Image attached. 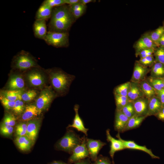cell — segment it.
Instances as JSON below:
<instances>
[{
	"label": "cell",
	"mask_w": 164,
	"mask_h": 164,
	"mask_svg": "<svg viewBox=\"0 0 164 164\" xmlns=\"http://www.w3.org/2000/svg\"><path fill=\"white\" fill-rule=\"evenodd\" d=\"M27 123L22 122L18 124L16 126V129L27 131Z\"/></svg>",
	"instance_id": "7dc6e473"
},
{
	"label": "cell",
	"mask_w": 164,
	"mask_h": 164,
	"mask_svg": "<svg viewBox=\"0 0 164 164\" xmlns=\"http://www.w3.org/2000/svg\"><path fill=\"white\" fill-rule=\"evenodd\" d=\"M150 71L151 77L162 79L164 78V65L156 62L151 67Z\"/></svg>",
	"instance_id": "4316f807"
},
{
	"label": "cell",
	"mask_w": 164,
	"mask_h": 164,
	"mask_svg": "<svg viewBox=\"0 0 164 164\" xmlns=\"http://www.w3.org/2000/svg\"><path fill=\"white\" fill-rule=\"evenodd\" d=\"M129 118L121 111L116 110L114 122V128L119 132H123Z\"/></svg>",
	"instance_id": "2e32d148"
},
{
	"label": "cell",
	"mask_w": 164,
	"mask_h": 164,
	"mask_svg": "<svg viewBox=\"0 0 164 164\" xmlns=\"http://www.w3.org/2000/svg\"><path fill=\"white\" fill-rule=\"evenodd\" d=\"M86 144L89 152V158L92 161L97 159L98 154L102 148L106 144L99 140H95L87 138Z\"/></svg>",
	"instance_id": "ba28073f"
},
{
	"label": "cell",
	"mask_w": 164,
	"mask_h": 164,
	"mask_svg": "<svg viewBox=\"0 0 164 164\" xmlns=\"http://www.w3.org/2000/svg\"><path fill=\"white\" fill-rule=\"evenodd\" d=\"M93 164H111L109 159L101 155L98 156Z\"/></svg>",
	"instance_id": "7bdbcfd3"
},
{
	"label": "cell",
	"mask_w": 164,
	"mask_h": 164,
	"mask_svg": "<svg viewBox=\"0 0 164 164\" xmlns=\"http://www.w3.org/2000/svg\"><path fill=\"white\" fill-rule=\"evenodd\" d=\"M162 105L156 95L149 99L148 111L147 116H155L160 110Z\"/></svg>",
	"instance_id": "44dd1931"
},
{
	"label": "cell",
	"mask_w": 164,
	"mask_h": 164,
	"mask_svg": "<svg viewBox=\"0 0 164 164\" xmlns=\"http://www.w3.org/2000/svg\"><path fill=\"white\" fill-rule=\"evenodd\" d=\"M164 33V26H160L155 30L149 32V36L152 40L157 47H159V40Z\"/></svg>",
	"instance_id": "4dcf8cb0"
},
{
	"label": "cell",
	"mask_w": 164,
	"mask_h": 164,
	"mask_svg": "<svg viewBox=\"0 0 164 164\" xmlns=\"http://www.w3.org/2000/svg\"><path fill=\"white\" fill-rule=\"evenodd\" d=\"M138 83L144 97L149 99L156 95V91L149 84L145 79Z\"/></svg>",
	"instance_id": "cb8c5ba5"
},
{
	"label": "cell",
	"mask_w": 164,
	"mask_h": 164,
	"mask_svg": "<svg viewBox=\"0 0 164 164\" xmlns=\"http://www.w3.org/2000/svg\"><path fill=\"white\" fill-rule=\"evenodd\" d=\"M127 97L132 101L144 97L138 83L131 82L130 87Z\"/></svg>",
	"instance_id": "603a6c76"
},
{
	"label": "cell",
	"mask_w": 164,
	"mask_h": 164,
	"mask_svg": "<svg viewBox=\"0 0 164 164\" xmlns=\"http://www.w3.org/2000/svg\"><path fill=\"white\" fill-rule=\"evenodd\" d=\"M39 114V111L36 105L30 104L25 107L22 115L21 120L28 122L36 118Z\"/></svg>",
	"instance_id": "d6986e66"
},
{
	"label": "cell",
	"mask_w": 164,
	"mask_h": 164,
	"mask_svg": "<svg viewBox=\"0 0 164 164\" xmlns=\"http://www.w3.org/2000/svg\"><path fill=\"white\" fill-rule=\"evenodd\" d=\"M110 130L106 131L107 140L110 142V149L109 152L111 157L113 158L114 154L117 151L125 149L122 142L120 139H116L110 135Z\"/></svg>",
	"instance_id": "5bb4252c"
},
{
	"label": "cell",
	"mask_w": 164,
	"mask_h": 164,
	"mask_svg": "<svg viewBox=\"0 0 164 164\" xmlns=\"http://www.w3.org/2000/svg\"><path fill=\"white\" fill-rule=\"evenodd\" d=\"M145 80L156 92L164 89V84L162 79L154 78L150 76L146 77Z\"/></svg>",
	"instance_id": "f546056e"
},
{
	"label": "cell",
	"mask_w": 164,
	"mask_h": 164,
	"mask_svg": "<svg viewBox=\"0 0 164 164\" xmlns=\"http://www.w3.org/2000/svg\"><path fill=\"white\" fill-rule=\"evenodd\" d=\"M113 164H114V163H113Z\"/></svg>",
	"instance_id": "680465c9"
},
{
	"label": "cell",
	"mask_w": 164,
	"mask_h": 164,
	"mask_svg": "<svg viewBox=\"0 0 164 164\" xmlns=\"http://www.w3.org/2000/svg\"><path fill=\"white\" fill-rule=\"evenodd\" d=\"M16 118L12 114L10 113L6 114L4 118L2 124L12 127L15 124Z\"/></svg>",
	"instance_id": "8d00e7d4"
},
{
	"label": "cell",
	"mask_w": 164,
	"mask_h": 164,
	"mask_svg": "<svg viewBox=\"0 0 164 164\" xmlns=\"http://www.w3.org/2000/svg\"><path fill=\"white\" fill-rule=\"evenodd\" d=\"M79 105L76 104L74 106V110L75 112V115L72 124L69 125L67 128H74L78 131L84 133L86 136L87 135V132L88 129L85 127L84 124L81 118L78 114Z\"/></svg>",
	"instance_id": "9a60e30c"
},
{
	"label": "cell",
	"mask_w": 164,
	"mask_h": 164,
	"mask_svg": "<svg viewBox=\"0 0 164 164\" xmlns=\"http://www.w3.org/2000/svg\"><path fill=\"white\" fill-rule=\"evenodd\" d=\"M7 86L9 90H21L24 87V81L20 76L13 75L10 77Z\"/></svg>",
	"instance_id": "ffe728a7"
},
{
	"label": "cell",
	"mask_w": 164,
	"mask_h": 164,
	"mask_svg": "<svg viewBox=\"0 0 164 164\" xmlns=\"http://www.w3.org/2000/svg\"><path fill=\"white\" fill-rule=\"evenodd\" d=\"M153 55L155 56L156 62L164 65V47L159 46L156 47L155 50Z\"/></svg>",
	"instance_id": "d6a6232c"
},
{
	"label": "cell",
	"mask_w": 164,
	"mask_h": 164,
	"mask_svg": "<svg viewBox=\"0 0 164 164\" xmlns=\"http://www.w3.org/2000/svg\"><path fill=\"white\" fill-rule=\"evenodd\" d=\"M13 127L2 124L0 126V133L6 137L11 136L13 132Z\"/></svg>",
	"instance_id": "74e56055"
},
{
	"label": "cell",
	"mask_w": 164,
	"mask_h": 164,
	"mask_svg": "<svg viewBox=\"0 0 164 164\" xmlns=\"http://www.w3.org/2000/svg\"><path fill=\"white\" fill-rule=\"evenodd\" d=\"M131 85V82H127L120 84L114 89V94L127 97Z\"/></svg>",
	"instance_id": "f1b7e54d"
},
{
	"label": "cell",
	"mask_w": 164,
	"mask_h": 164,
	"mask_svg": "<svg viewBox=\"0 0 164 164\" xmlns=\"http://www.w3.org/2000/svg\"><path fill=\"white\" fill-rule=\"evenodd\" d=\"M133 47L135 50L136 56L142 50L151 48L155 49L157 47L151 39L149 32L145 33L142 35L135 43Z\"/></svg>",
	"instance_id": "9c48e42d"
},
{
	"label": "cell",
	"mask_w": 164,
	"mask_h": 164,
	"mask_svg": "<svg viewBox=\"0 0 164 164\" xmlns=\"http://www.w3.org/2000/svg\"><path fill=\"white\" fill-rule=\"evenodd\" d=\"M55 96L54 92L50 88H45L42 91L36 102L39 114L49 108Z\"/></svg>",
	"instance_id": "5b68a950"
},
{
	"label": "cell",
	"mask_w": 164,
	"mask_h": 164,
	"mask_svg": "<svg viewBox=\"0 0 164 164\" xmlns=\"http://www.w3.org/2000/svg\"><path fill=\"white\" fill-rule=\"evenodd\" d=\"M50 77L53 88L56 92L61 94L67 91L75 77L73 75L67 74L60 70L52 71Z\"/></svg>",
	"instance_id": "7a4b0ae2"
},
{
	"label": "cell",
	"mask_w": 164,
	"mask_h": 164,
	"mask_svg": "<svg viewBox=\"0 0 164 164\" xmlns=\"http://www.w3.org/2000/svg\"><path fill=\"white\" fill-rule=\"evenodd\" d=\"M44 40L48 44L55 47H65L68 43V34L66 32L49 31Z\"/></svg>",
	"instance_id": "277c9868"
},
{
	"label": "cell",
	"mask_w": 164,
	"mask_h": 164,
	"mask_svg": "<svg viewBox=\"0 0 164 164\" xmlns=\"http://www.w3.org/2000/svg\"><path fill=\"white\" fill-rule=\"evenodd\" d=\"M46 20L36 19L33 25L35 36L37 38L44 39L47 32Z\"/></svg>",
	"instance_id": "e0dca14e"
},
{
	"label": "cell",
	"mask_w": 164,
	"mask_h": 164,
	"mask_svg": "<svg viewBox=\"0 0 164 164\" xmlns=\"http://www.w3.org/2000/svg\"><path fill=\"white\" fill-rule=\"evenodd\" d=\"M74 164H92L90 158L82 159L74 163Z\"/></svg>",
	"instance_id": "c3c4849f"
},
{
	"label": "cell",
	"mask_w": 164,
	"mask_h": 164,
	"mask_svg": "<svg viewBox=\"0 0 164 164\" xmlns=\"http://www.w3.org/2000/svg\"><path fill=\"white\" fill-rule=\"evenodd\" d=\"M48 164H69L60 161H54L49 163Z\"/></svg>",
	"instance_id": "f5cc1de1"
},
{
	"label": "cell",
	"mask_w": 164,
	"mask_h": 164,
	"mask_svg": "<svg viewBox=\"0 0 164 164\" xmlns=\"http://www.w3.org/2000/svg\"><path fill=\"white\" fill-rule=\"evenodd\" d=\"M116 105V110L121 111L127 104L131 102L127 97L114 94Z\"/></svg>",
	"instance_id": "1f68e13d"
},
{
	"label": "cell",
	"mask_w": 164,
	"mask_h": 164,
	"mask_svg": "<svg viewBox=\"0 0 164 164\" xmlns=\"http://www.w3.org/2000/svg\"><path fill=\"white\" fill-rule=\"evenodd\" d=\"M162 80H163V84H164V78L162 79Z\"/></svg>",
	"instance_id": "11a10c76"
},
{
	"label": "cell",
	"mask_w": 164,
	"mask_h": 164,
	"mask_svg": "<svg viewBox=\"0 0 164 164\" xmlns=\"http://www.w3.org/2000/svg\"><path fill=\"white\" fill-rule=\"evenodd\" d=\"M162 106H164V104Z\"/></svg>",
	"instance_id": "6f0895ef"
},
{
	"label": "cell",
	"mask_w": 164,
	"mask_h": 164,
	"mask_svg": "<svg viewBox=\"0 0 164 164\" xmlns=\"http://www.w3.org/2000/svg\"><path fill=\"white\" fill-rule=\"evenodd\" d=\"M15 142L18 147L23 151L29 150L33 143L26 136H17Z\"/></svg>",
	"instance_id": "7402d4cb"
},
{
	"label": "cell",
	"mask_w": 164,
	"mask_h": 164,
	"mask_svg": "<svg viewBox=\"0 0 164 164\" xmlns=\"http://www.w3.org/2000/svg\"><path fill=\"white\" fill-rule=\"evenodd\" d=\"M25 108L23 102L18 100L15 101V104L12 110L15 114H20L24 111Z\"/></svg>",
	"instance_id": "ab89813d"
},
{
	"label": "cell",
	"mask_w": 164,
	"mask_h": 164,
	"mask_svg": "<svg viewBox=\"0 0 164 164\" xmlns=\"http://www.w3.org/2000/svg\"><path fill=\"white\" fill-rule=\"evenodd\" d=\"M82 137L81 138L73 130L67 131L65 135L56 143V148L71 154L74 148L82 142Z\"/></svg>",
	"instance_id": "3957f363"
},
{
	"label": "cell",
	"mask_w": 164,
	"mask_h": 164,
	"mask_svg": "<svg viewBox=\"0 0 164 164\" xmlns=\"http://www.w3.org/2000/svg\"><path fill=\"white\" fill-rule=\"evenodd\" d=\"M37 91L31 90L23 93L22 96V99L26 102H29L33 100L37 96Z\"/></svg>",
	"instance_id": "d590c367"
},
{
	"label": "cell",
	"mask_w": 164,
	"mask_h": 164,
	"mask_svg": "<svg viewBox=\"0 0 164 164\" xmlns=\"http://www.w3.org/2000/svg\"><path fill=\"white\" fill-rule=\"evenodd\" d=\"M79 0H65V4H69L72 5L79 2Z\"/></svg>",
	"instance_id": "f907efd6"
},
{
	"label": "cell",
	"mask_w": 164,
	"mask_h": 164,
	"mask_svg": "<svg viewBox=\"0 0 164 164\" xmlns=\"http://www.w3.org/2000/svg\"><path fill=\"white\" fill-rule=\"evenodd\" d=\"M121 111L129 118L132 117L135 114L132 101L127 104Z\"/></svg>",
	"instance_id": "836d02e7"
},
{
	"label": "cell",
	"mask_w": 164,
	"mask_h": 164,
	"mask_svg": "<svg viewBox=\"0 0 164 164\" xmlns=\"http://www.w3.org/2000/svg\"><path fill=\"white\" fill-rule=\"evenodd\" d=\"M163 26H164V21L163 22Z\"/></svg>",
	"instance_id": "9f6ffc18"
},
{
	"label": "cell",
	"mask_w": 164,
	"mask_h": 164,
	"mask_svg": "<svg viewBox=\"0 0 164 164\" xmlns=\"http://www.w3.org/2000/svg\"><path fill=\"white\" fill-rule=\"evenodd\" d=\"M155 49L151 48L144 50L140 52L137 55L136 57L139 56L140 58H143L154 54Z\"/></svg>",
	"instance_id": "b9f144b4"
},
{
	"label": "cell",
	"mask_w": 164,
	"mask_h": 164,
	"mask_svg": "<svg viewBox=\"0 0 164 164\" xmlns=\"http://www.w3.org/2000/svg\"><path fill=\"white\" fill-rule=\"evenodd\" d=\"M52 11L53 8L43 3L36 12V19L46 20L51 18Z\"/></svg>",
	"instance_id": "d4e9b609"
},
{
	"label": "cell",
	"mask_w": 164,
	"mask_h": 164,
	"mask_svg": "<svg viewBox=\"0 0 164 164\" xmlns=\"http://www.w3.org/2000/svg\"><path fill=\"white\" fill-rule=\"evenodd\" d=\"M86 138L85 136H83L81 143L73 151L69 159L70 163H74L82 159L89 158V152L86 144Z\"/></svg>",
	"instance_id": "52a82bcc"
},
{
	"label": "cell",
	"mask_w": 164,
	"mask_h": 164,
	"mask_svg": "<svg viewBox=\"0 0 164 164\" xmlns=\"http://www.w3.org/2000/svg\"><path fill=\"white\" fill-rule=\"evenodd\" d=\"M86 8L81 9L70 10L73 17L76 19H78L84 13Z\"/></svg>",
	"instance_id": "ee69618b"
},
{
	"label": "cell",
	"mask_w": 164,
	"mask_h": 164,
	"mask_svg": "<svg viewBox=\"0 0 164 164\" xmlns=\"http://www.w3.org/2000/svg\"><path fill=\"white\" fill-rule=\"evenodd\" d=\"M138 61L140 64L148 67H151L156 62L153 55L140 58Z\"/></svg>",
	"instance_id": "e575fe53"
},
{
	"label": "cell",
	"mask_w": 164,
	"mask_h": 164,
	"mask_svg": "<svg viewBox=\"0 0 164 164\" xmlns=\"http://www.w3.org/2000/svg\"><path fill=\"white\" fill-rule=\"evenodd\" d=\"M15 133L17 136H26L27 131L16 129Z\"/></svg>",
	"instance_id": "681fc988"
},
{
	"label": "cell",
	"mask_w": 164,
	"mask_h": 164,
	"mask_svg": "<svg viewBox=\"0 0 164 164\" xmlns=\"http://www.w3.org/2000/svg\"><path fill=\"white\" fill-rule=\"evenodd\" d=\"M15 67L20 70H26L36 65L35 60L28 53L22 51L15 58L14 61Z\"/></svg>",
	"instance_id": "8992f818"
},
{
	"label": "cell",
	"mask_w": 164,
	"mask_h": 164,
	"mask_svg": "<svg viewBox=\"0 0 164 164\" xmlns=\"http://www.w3.org/2000/svg\"><path fill=\"white\" fill-rule=\"evenodd\" d=\"M23 93L21 90H6L3 91V96L12 101L22 99V96Z\"/></svg>",
	"instance_id": "83f0119b"
},
{
	"label": "cell",
	"mask_w": 164,
	"mask_h": 164,
	"mask_svg": "<svg viewBox=\"0 0 164 164\" xmlns=\"http://www.w3.org/2000/svg\"><path fill=\"white\" fill-rule=\"evenodd\" d=\"M135 114L142 116H147L148 111L149 99L145 97L132 101Z\"/></svg>",
	"instance_id": "7c38bea8"
},
{
	"label": "cell",
	"mask_w": 164,
	"mask_h": 164,
	"mask_svg": "<svg viewBox=\"0 0 164 164\" xmlns=\"http://www.w3.org/2000/svg\"><path fill=\"white\" fill-rule=\"evenodd\" d=\"M41 119L36 118L27 122V136L34 143L37 138L40 126Z\"/></svg>",
	"instance_id": "8fae6325"
},
{
	"label": "cell",
	"mask_w": 164,
	"mask_h": 164,
	"mask_svg": "<svg viewBox=\"0 0 164 164\" xmlns=\"http://www.w3.org/2000/svg\"><path fill=\"white\" fill-rule=\"evenodd\" d=\"M118 139L121 140L125 149L138 150L145 152L148 154L153 159H159V157L153 154L151 150L148 149L145 146H141L137 144L134 141L130 140H125L120 137L119 133L116 135Z\"/></svg>",
	"instance_id": "4fadbf2b"
},
{
	"label": "cell",
	"mask_w": 164,
	"mask_h": 164,
	"mask_svg": "<svg viewBox=\"0 0 164 164\" xmlns=\"http://www.w3.org/2000/svg\"><path fill=\"white\" fill-rule=\"evenodd\" d=\"M146 117L145 116H139L135 114L129 118L124 131L138 127Z\"/></svg>",
	"instance_id": "484cf974"
},
{
	"label": "cell",
	"mask_w": 164,
	"mask_h": 164,
	"mask_svg": "<svg viewBox=\"0 0 164 164\" xmlns=\"http://www.w3.org/2000/svg\"><path fill=\"white\" fill-rule=\"evenodd\" d=\"M156 96L159 98L163 105L164 104V89L156 92Z\"/></svg>",
	"instance_id": "bcb514c9"
},
{
	"label": "cell",
	"mask_w": 164,
	"mask_h": 164,
	"mask_svg": "<svg viewBox=\"0 0 164 164\" xmlns=\"http://www.w3.org/2000/svg\"><path fill=\"white\" fill-rule=\"evenodd\" d=\"M158 119L164 121V106L162 108L159 112L155 115Z\"/></svg>",
	"instance_id": "f6af8a7d"
},
{
	"label": "cell",
	"mask_w": 164,
	"mask_h": 164,
	"mask_svg": "<svg viewBox=\"0 0 164 164\" xmlns=\"http://www.w3.org/2000/svg\"><path fill=\"white\" fill-rule=\"evenodd\" d=\"M93 1L92 0H80V2L82 4L86 5V4L91 2Z\"/></svg>",
	"instance_id": "db71d44e"
},
{
	"label": "cell",
	"mask_w": 164,
	"mask_h": 164,
	"mask_svg": "<svg viewBox=\"0 0 164 164\" xmlns=\"http://www.w3.org/2000/svg\"><path fill=\"white\" fill-rule=\"evenodd\" d=\"M1 103L5 108L7 110L12 109L15 104V101H12L4 96L0 97Z\"/></svg>",
	"instance_id": "60d3db41"
},
{
	"label": "cell",
	"mask_w": 164,
	"mask_h": 164,
	"mask_svg": "<svg viewBox=\"0 0 164 164\" xmlns=\"http://www.w3.org/2000/svg\"><path fill=\"white\" fill-rule=\"evenodd\" d=\"M150 70V69L140 64L138 61H136L130 81L138 83L145 80L147 74Z\"/></svg>",
	"instance_id": "30bf717a"
},
{
	"label": "cell",
	"mask_w": 164,
	"mask_h": 164,
	"mask_svg": "<svg viewBox=\"0 0 164 164\" xmlns=\"http://www.w3.org/2000/svg\"><path fill=\"white\" fill-rule=\"evenodd\" d=\"M159 47H164V33L159 40Z\"/></svg>",
	"instance_id": "816d5d0a"
},
{
	"label": "cell",
	"mask_w": 164,
	"mask_h": 164,
	"mask_svg": "<svg viewBox=\"0 0 164 164\" xmlns=\"http://www.w3.org/2000/svg\"><path fill=\"white\" fill-rule=\"evenodd\" d=\"M53 8L55 7H59L65 4V0H46L43 3Z\"/></svg>",
	"instance_id": "f35d334b"
},
{
	"label": "cell",
	"mask_w": 164,
	"mask_h": 164,
	"mask_svg": "<svg viewBox=\"0 0 164 164\" xmlns=\"http://www.w3.org/2000/svg\"><path fill=\"white\" fill-rule=\"evenodd\" d=\"M27 78L30 84L36 87L43 85L45 82L44 77L38 71L33 70L30 72L27 75Z\"/></svg>",
	"instance_id": "ac0fdd59"
},
{
	"label": "cell",
	"mask_w": 164,
	"mask_h": 164,
	"mask_svg": "<svg viewBox=\"0 0 164 164\" xmlns=\"http://www.w3.org/2000/svg\"><path fill=\"white\" fill-rule=\"evenodd\" d=\"M73 17L67 6L56 7L52 11L49 24L50 31L66 32L73 23Z\"/></svg>",
	"instance_id": "6da1fadb"
}]
</instances>
